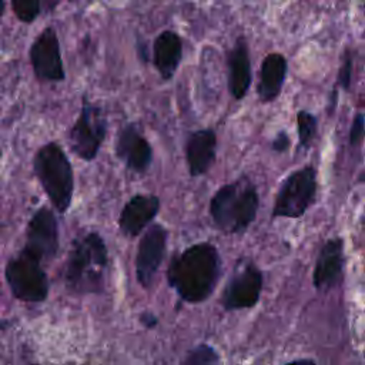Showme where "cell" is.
I'll use <instances>...</instances> for the list:
<instances>
[{
	"label": "cell",
	"mask_w": 365,
	"mask_h": 365,
	"mask_svg": "<svg viewBox=\"0 0 365 365\" xmlns=\"http://www.w3.org/2000/svg\"><path fill=\"white\" fill-rule=\"evenodd\" d=\"M221 269L218 250L210 242H198L173 255L167 281L182 301L198 304L211 297L221 278Z\"/></svg>",
	"instance_id": "1"
},
{
	"label": "cell",
	"mask_w": 365,
	"mask_h": 365,
	"mask_svg": "<svg viewBox=\"0 0 365 365\" xmlns=\"http://www.w3.org/2000/svg\"><path fill=\"white\" fill-rule=\"evenodd\" d=\"M108 250L104 238L90 231L77 237L70 248L64 269V282L70 292L101 294L104 289Z\"/></svg>",
	"instance_id": "2"
},
{
	"label": "cell",
	"mask_w": 365,
	"mask_h": 365,
	"mask_svg": "<svg viewBox=\"0 0 365 365\" xmlns=\"http://www.w3.org/2000/svg\"><path fill=\"white\" fill-rule=\"evenodd\" d=\"M259 207L258 191L248 180L220 187L210 201V215L225 234H244L255 221Z\"/></svg>",
	"instance_id": "3"
},
{
	"label": "cell",
	"mask_w": 365,
	"mask_h": 365,
	"mask_svg": "<svg viewBox=\"0 0 365 365\" xmlns=\"http://www.w3.org/2000/svg\"><path fill=\"white\" fill-rule=\"evenodd\" d=\"M33 173L54 210L64 214L73 201L74 173L71 161L57 141H48L36 151Z\"/></svg>",
	"instance_id": "4"
},
{
	"label": "cell",
	"mask_w": 365,
	"mask_h": 365,
	"mask_svg": "<svg viewBox=\"0 0 365 365\" xmlns=\"http://www.w3.org/2000/svg\"><path fill=\"white\" fill-rule=\"evenodd\" d=\"M4 279L13 297L23 302H43L48 297L50 282L43 262L23 250L9 258Z\"/></svg>",
	"instance_id": "5"
},
{
	"label": "cell",
	"mask_w": 365,
	"mask_h": 365,
	"mask_svg": "<svg viewBox=\"0 0 365 365\" xmlns=\"http://www.w3.org/2000/svg\"><path fill=\"white\" fill-rule=\"evenodd\" d=\"M107 135V120L103 108L83 97L78 117L67 133V144L73 154L84 161H93Z\"/></svg>",
	"instance_id": "6"
},
{
	"label": "cell",
	"mask_w": 365,
	"mask_h": 365,
	"mask_svg": "<svg viewBox=\"0 0 365 365\" xmlns=\"http://www.w3.org/2000/svg\"><path fill=\"white\" fill-rule=\"evenodd\" d=\"M317 177V168L312 165H307L291 173L278 190L272 217L301 218L315 200L318 190Z\"/></svg>",
	"instance_id": "7"
},
{
	"label": "cell",
	"mask_w": 365,
	"mask_h": 365,
	"mask_svg": "<svg viewBox=\"0 0 365 365\" xmlns=\"http://www.w3.org/2000/svg\"><path fill=\"white\" fill-rule=\"evenodd\" d=\"M23 251L40 262H51L60 248L58 222L54 211L48 207L37 208L27 222Z\"/></svg>",
	"instance_id": "8"
},
{
	"label": "cell",
	"mask_w": 365,
	"mask_h": 365,
	"mask_svg": "<svg viewBox=\"0 0 365 365\" xmlns=\"http://www.w3.org/2000/svg\"><path fill=\"white\" fill-rule=\"evenodd\" d=\"M261 291V269L252 261L241 259L225 284L222 292V307L225 311L252 308L258 304Z\"/></svg>",
	"instance_id": "9"
},
{
	"label": "cell",
	"mask_w": 365,
	"mask_h": 365,
	"mask_svg": "<svg viewBox=\"0 0 365 365\" xmlns=\"http://www.w3.org/2000/svg\"><path fill=\"white\" fill-rule=\"evenodd\" d=\"M168 231L161 224H150L143 234L135 255V278L138 284L148 289L164 261Z\"/></svg>",
	"instance_id": "10"
},
{
	"label": "cell",
	"mask_w": 365,
	"mask_h": 365,
	"mask_svg": "<svg viewBox=\"0 0 365 365\" xmlns=\"http://www.w3.org/2000/svg\"><path fill=\"white\" fill-rule=\"evenodd\" d=\"M30 63L34 76L41 81H63L66 78L58 37L51 27H46L30 47Z\"/></svg>",
	"instance_id": "11"
},
{
	"label": "cell",
	"mask_w": 365,
	"mask_h": 365,
	"mask_svg": "<svg viewBox=\"0 0 365 365\" xmlns=\"http://www.w3.org/2000/svg\"><path fill=\"white\" fill-rule=\"evenodd\" d=\"M114 151L124 165L137 174H144L153 163V148L135 123L121 127L117 134Z\"/></svg>",
	"instance_id": "12"
},
{
	"label": "cell",
	"mask_w": 365,
	"mask_h": 365,
	"mask_svg": "<svg viewBox=\"0 0 365 365\" xmlns=\"http://www.w3.org/2000/svg\"><path fill=\"white\" fill-rule=\"evenodd\" d=\"M345 267V254H344V241L339 237L328 240L317 258L312 284L318 291H329L339 285L344 277Z\"/></svg>",
	"instance_id": "13"
},
{
	"label": "cell",
	"mask_w": 365,
	"mask_h": 365,
	"mask_svg": "<svg viewBox=\"0 0 365 365\" xmlns=\"http://www.w3.org/2000/svg\"><path fill=\"white\" fill-rule=\"evenodd\" d=\"M160 198L154 194H135L121 208L118 228L127 237L140 235L157 217Z\"/></svg>",
	"instance_id": "14"
},
{
	"label": "cell",
	"mask_w": 365,
	"mask_h": 365,
	"mask_svg": "<svg viewBox=\"0 0 365 365\" xmlns=\"http://www.w3.org/2000/svg\"><path fill=\"white\" fill-rule=\"evenodd\" d=\"M185 161L191 177H200L208 173L217 155V134L211 128H202L191 133L185 141Z\"/></svg>",
	"instance_id": "15"
},
{
	"label": "cell",
	"mask_w": 365,
	"mask_h": 365,
	"mask_svg": "<svg viewBox=\"0 0 365 365\" xmlns=\"http://www.w3.org/2000/svg\"><path fill=\"white\" fill-rule=\"evenodd\" d=\"M228 90L232 98L242 100L251 86V60L248 44L244 37L237 38L227 57Z\"/></svg>",
	"instance_id": "16"
},
{
	"label": "cell",
	"mask_w": 365,
	"mask_h": 365,
	"mask_svg": "<svg viewBox=\"0 0 365 365\" xmlns=\"http://www.w3.org/2000/svg\"><path fill=\"white\" fill-rule=\"evenodd\" d=\"M182 58V40L173 30L161 31L153 44V63L163 80H171Z\"/></svg>",
	"instance_id": "17"
},
{
	"label": "cell",
	"mask_w": 365,
	"mask_h": 365,
	"mask_svg": "<svg viewBox=\"0 0 365 365\" xmlns=\"http://www.w3.org/2000/svg\"><path fill=\"white\" fill-rule=\"evenodd\" d=\"M288 63L279 53H269L264 57L259 70V81L257 86L258 98L262 103H272L282 91L287 77Z\"/></svg>",
	"instance_id": "18"
},
{
	"label": "cell",
	"mask_w": 365,
	"mask_h": 365,
	"mask_svg": "<svg viewBox=\"0 0 365 365\" xmlns=\"http://www.w3.org/2000/svg\"><path fill=\"white\" fill-rule=\"evenodd\" d=\"M318 130V120L317 117L307 111V110H299L297 113V133H298V141H299V148H309L312 144Z\"/></svg>",
	"instance_id": "19"
},
{
	"label": "cell",
	"mask_w": 365,
	"mask_h": 365,
	"mask_svg": "<svg viewBox=\"0 0 365 365\" xmlns=\"http://www.w3.org/2000/svg\"><path fill=\"white\" fill-rule=\"evenodd\" d=\"M220 355L218 352L208 344H200L191 351H188L187 356L182 359L185 365H205V364H218Z\"/></svg>",
	"instance_id": "20"
},
{
	"label": "cell",
	"mask_w": 365,
	"mask_h": 365,
	"mask_svg": "<svg viewBox=\"0 0 365 365\" xmlns=\"http://www.w3.org/2000/svg\"><path fill=\"white\" fill-rule=\"evenodd\" d=\"M13 11L23 23H31L40 14L38 0H11Z\"/></svg>",
	"instance_id": "21"
},
{
	"label": "cell",
	"mask_w": 365,
	"mask_h": 365,
	"mask_svg": "<svg viewBox=\"0 0 365 365\" xmlns=\"http://www.w3.org/2000/svg\"><path fill=\"white\" fill-rule=\"evenodd\" d=\"M365 135V115L362 113H356L351 128H349V134H348V140H349V145L351 147H356L362 143Z\"/></svg>",
	"instance_id": "22"
},
{
	"label": "cell",
	"mask_w": 365,
	"mask_h": 365,
	"mask_svg": "<svg viewBox=\"0 0 365 365\" xmlns=\"http://www.w3.org/2000/svg\"><path fill=\"white\" fill-rule=\"evenodd\" d=\"M351 78H352V56L349 50L345 51L342 64L338 71V86L342 87L345 91L351 88Z\"/></svg>",
	"instance_id": "23"
},
{
	"label": "cell",
	"mask_w": 365,
	"mask_h": 365,
	"mask_svg": "<svg viewBox=\"0 0 365 365\" xmlns=\"http://www.w3.org/2000/svg\"><path fill=\"white\" fill-rule=\"evenodd\" d=\"M289 145H291V140L285 131H279L275 135V138L272 140V150L277 153L287 151L289 148Z\"/></svg>",
	"instance_id": "24"
},
{
	"label": "cell",
	"mask_w": 365,
	"mask_h": 365,
	"mask_svg": "<svg viewBox=\"0 0 365 365\" xmlns=\"http://www.w3.org/2000/svg\"><path fill=\"white\" fill-rule=\"evenodd\" d=\"M140 322H141L147 329H151V328H154V327L158 324V318H157L153 312L145 311V312H143V314L140 315Z\"/></svg>",
	"instance_id": "25"
},
{
	"label": "cell",
	"mask_w": 365,
	"mask_h": 365,
	"mask_svg": "<svg viewBox=\"0 0 365 365\" xmlns=\"http://www.w3.org/2000/svg\"><path fill=\"white\" fill-rule=\"evenodd\" d=\"M43 3H44V6H46V9H47L48 11H51V10H54V9L58 6L60 0H43Z\"/></svg>",
	"instance_id": "26"
},
{
	"label": "cell",
	"mask_w": 365,
	"mask_h": 365,
	"mask_svg": "<svg viewBox=\"0 0 365 365\" xmlns=\"http://www.w3.org/2000/svg\"><path fill=\"white\" fill-rule=\"evenodd\" d=\"M3 13H4V0H0V20L3 17Z\"/></svg>",
	"instance_id": "27"
}]
</instances>
